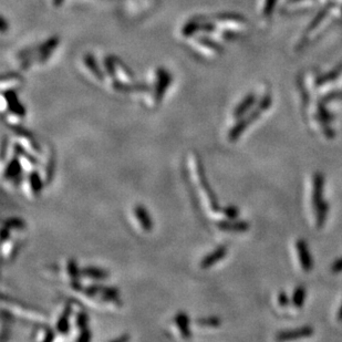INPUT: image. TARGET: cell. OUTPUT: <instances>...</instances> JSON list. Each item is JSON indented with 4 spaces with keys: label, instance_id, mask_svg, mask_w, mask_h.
Wrapping results in <instances>:
<instances>
[{
    "label": "cell",
    "instance_id": "6da1fadb",
    "mask_svg": "<svg viewBox=\"0 0 342 342\" xmlns=\"http://www.w3.org/2000/svg\"><path fill=\"white\" fill-rule=\"evenodd\" d=\"M194 168H195V170H196V176H197L198 184H200L202 190L205 193L206 197H207L210 209H212L213 212H220L222 208L220 207V204H218L217 196H216V194L214 193V189L210 188L209 182H208L207 177H206V174H205V169H204V166H203L201 158L197 154L194 155Z\"/></svg>",
    "mask_w": 342,
    "mask_h": 342
},
{
    "label": "cell",
    "instance_id": "7a4b0ae2",
    "mask_svg": "<svg viewBox=\"0 0 342 342\" xmlns=\"http://www.w3.org/2000/svg\"><path fill=\"white\" fill-rule=\"evenodd\" d=\"M82 292L86 297H99V299L104 302H113V304H117L119 306L122 305L120 299V291L115 287H110V286L100 284H92L83 287Z\"/></svg>",
    "mask_w": 342,
    "mask_h": 342
},
{
    "label": "cell",
    "instance_id": "3957f363",
    "mask_svg": "<svg viewBox=\"0 0 342 342\" xmlns=\"http://www.w3.org/2000/svg\"><path fill=\"white\" fill-rule=\"evenodd\" d=\"M262 112H265V111L262 110L259 105H257V107H255L252 112H249L248 115L240 118L239 121H238L228 132V141L234 143L239 140L242 133H244L254 122L257 121L258 119L260 118Z\"/></svg>",
    "mask_w": 342,
    "mask_h": 342
},
{
    "label": "cell",
    "instance_id": "277c9868",
    "mask_svg": "<svg viewBox=\"0 0 342 342\" xmlns=\"http://www.w3.org/2000/svg\"><path fill=\"white\" fill-rule=\"evenodd\" d=\"M296 249L301 268L306 273H310L313 269V259L311 254H310L307 242L304 239H298L296 242Z\"/></svg>",
    "mask_w": 342,
    "mask_h": 342
},
{
    "label": "cell",
    "instance_id": "5b68a950",
    "mask_svg": "<svg viewBox=\"0 0 342 342\" xmlns=\"http://www.w3.org/2000/svg\"><path fill=\"white\" fill-rule=\"evenodd\" d=\"M171 83V75L166 72L164 69H158L157 70V81L156 86H155V103L156 104H160L161 101L164 98L166 90L170 86Z\"/></svg>",
    "mask_w": 342,
    "mask_h": 342
},
{
    "label": "cell",
    "instance_id": "8992f818",
    "mask_svg": "<svg viewBox=\"0 0 342 342\" xmlns=\"http://www.w3.org/2000/svg\"><path fill=\"white\" fill-rule=\"evenodd\" d=\"M312 333H313V328L309 327V325H306V327L278 332L275 337V339L277 341L297 340V339H301V338H307L312 336Z\"/></svg>",
    "mask_w": 342,
    "mask_h": 342
},
{
    "label": "cell",
    "instance_id": "52a82bcc",
    "mask_svg": "<svg viewBox=\"0 0 342 342\" xmlns=\"http://www.w3.org/2000/svg\"><path fill=\"white\" fill-rule=\"evenodd\" d=\"M249 222H247L235 220L220 221L216 222V227L218 229L227 233H245L249 230Z\"/></svg>",
    "mask_w": 342,
    "mask_h": 342
},
{
    "label": "cell",
    "instance_id": "ba28073f",
    "mask_svg": "<svg viewBox=\"0 0 342 342\" xmlns=\"http://www.w3.org/2000/svg\"><path fill=\"white\" fill-rule=\"evenodd\" d=\"M324 188H325V176L322 173L317 172L313 175L312 184V205L313 208H317L324 201Z\"/></svg>",
    "mask_w": 342,
    "mask_h": 342
},
{
    "label": "cell",
    "instance_id": "9c48e42d",
    "mask_svg": "<svg viewBox=\"0 0 342 342\" xmlns=\"http://www.w3.org/2000/svg\"><path fill=\"white\" fill-rule=\"evenodd\" d=\"M3 177L8 181H14L16 185H18L22 180V168L18 157H13L8 163L7 168L3 173Z\"/></svg>",
    "mask_w": 342,
    "mask_h": 342
},
{
    "label": "cell",
    "instance_id": "30bf717a",
    "mask_svg": "<svg viewBox=\"0 0 342 342\" xmlns=\"http://www.w3.org/2000/svg\"><path fill=\"white\" fill-rule=\"evenodd\" d=\"M227 255V247L226 246H220L215 250H213L212 253H209L207 256H205L201 260V268L202 269H208L210 267H213L217 264L218 261H221L224 259V258Z\"/></svg>",
    "mask_w": 342,
    "mask_h": 342
},
{
    "label": "cell",
    "instance_id": "8fae6325",
    "mask_svg": "<svg viewBox=\"0 0 342 342\" xmlns=\"http://www.w3.org/2000/svg\"><path fill=\"white\" fill-rule=\"evenodd\" d=\"M134 214L135 217H137V220L138 222V224H140L141 228L144 230L145 233H150L153 230V221L152 217H151V215L149 214L148 209L144 205L138 204L134 207Z\"/></svg>",
    "mask_w": 342,
    "mask_h": 342
},
{
    "label": "cell",
    "instance_id": "7c38bea8",
    "mask_svg": "<svg viewBox=\"0 0 342 342\" xmlns=\"http://www.w3.org/2000/svg\"><path fill=\"white\" fill-rule=\"evenodd\" d=\"M3 98L7 99L8 102V107H9L10 112L17 115V117H25L26 115V109L25 106H23L20 101H19V99L17 98V95H16L15 91L13 90H8L3 92Z\"/></svg>",
    "mask_w": 342,
    "mask_h": 342
},
{
    "label": "cell",
    "instance_id": "4fadbf2b",
    "mask_svg": "<svg viewBox=\"0 0 342 342\" xmlns=\"http://www.w3.org/2000/svg\"><path fill=\"white\" fill-rule=\"evenodd\" d=\"M72 305H67L60 317H59L57 325H55V329L60 335L66 336L70 331V316L72 313Z\"/></svg>",
    "mask_w": 342,
    "mask_h": 342
},
{
    "label": "cell",
    "instance_id": "5bb4252c",
    "mask_svg": "<svg viewBox=\"0 0 342 342\" xmlns=\"http://www.w3.org/2000/svg\"><path fill=\"white\" fill-rule=\"evenodd\" d=\"M174 322L178 330H180L181 336L184 338V339H189V338L192 337V331H190L189 328V317L188 313L183 311L177 312L174 317Z\"/></svg>",
    "mask_w": 342,
    "mask_h": 342
},
{
    "label": "cell",
    "instance_id": "9a60e30c",
    "mask_svg": "<svg viewBox=\"0 0 342 342\" xmlns=\"http://www.w3.org/2000/svg\"><path fill=\"white\" fill-rule=\"evenodd\" d=\"M8 128L13 131L15 134H17L18 137H21L26 138V140L29 141L31 148H33L34 151H37L38 153H41L40 145H39L37 141H35V138L34 137V134L31 133L29 130L26 129L25 126L19 125V124H10V125H8Z\"/></svg>",
    "mask_w": 342,
    "mask_h": 342
},
{
    "label": "cell",
    "instance_id": "2e32d148",
    "mask_svg": "<svg viewBox=\"0 0 342 342\" xmlns=\"http://www.w3.org/2000/svg\"><path fill=\"white\" fill-rule=\"evenodd\" d=\"M256 103V95L254 93H249L242 99L241 102L234 110V117L236 119H240L252 109Z\"/></svg>",
    "mask_w": 342,
    "mask_h": 342
},
{
    "label": "cell",
    "instance_id": "e0dca14e",
    "mask_svg": "<svg viewBox=\"0 0 342 342\" xmlns=\"http://www.w3.org/2000/svg\"><path fill=\"white\" fill-rule=\"evenodd\" d=\"M81 276L91 278V279L94 280H103L109 278L110 273L105 269L94 267V266H87L81 269Z\"/></svg>",
    "mask_w": 342,
    "mask_h": 342
},
{
    "label": "cell",
    "instance_id": "ac0fdd59",
    "mask_svg": "<svg viewBox=\"0 0 342 342\" xmlns=\"http://www.w3.org/2000/svg\"><path fill=\"white\" fill-rule=\"evenodd\" d=\"M341 73H342V66H339V67L335 68L333 70L329 71V72H327V73L319 75V77L316 79L315 85H316V86H322L327 85V83H330V82L337 80V79L341 75Z\"/></svg>",
    "mask_w": 342,
    "mask_h": 342
},
{
    "label": "cell",
    "instance_id": "d6986e66",
    "mask_svg": "<svg viewBox=\"0 0 342 342\" xmlns=\"http://www.w3.org/2000/svg\"><path fill=\"white\" fill-rule=\"evenodd\" d=\"M28 178H29L30 188H31V190H33L34 195V196H39V195H40L42 192L43 186H45L40 174H39L38 171H31Z\"/></svg>",
    "mask_w": 342,
    "mask_h": 342
},
{
    "label": "cell",
    "instance_id": "ffe728a7",
    "mask_svg": "<svg viewBox=\"0 0 342 342\" xmlns=\"http://www.w3.org/2000/svg\"><path fill=\"white\" fill-rule=\"evenodd\" d=\"M329 203L327 202H322L321 204L318 206L317 208H315L316 213V226L318 229H320L324 227L325 221H327L328 214H329Z\"/></svg>",
    "mask_w": 342,
    "mask_h": 342
},
{
    "label": "cell",
    "instance_id": "44dd1931",
    "mask_svg": "<svg viewBox=\"0 0 342 342\" xmlns=\"http://www.w3.org/2000/svg\"><path fill=\"white\" fill-rule=\"evenodd\" d=\"M333 5H335V3H329V5L325 6L324 9H321L320 13L318 14L315 18H313V20L311 22H310V25L308 26L307 30H306V33H307V34L311 33L312 30H315L316 28L319 27V25L322 22V20H324V19L325 18V16H327L329 14V11L333 8Z\"/></svg>",
    "mask_w": 342,
    "mask_h": 342
},
{
    "label": "cell",
    "instance_id": "7402d4cb",
    "mask_svg": "<svg viewBox=\"0 0 342 342\" xmlns=\"http://www.w3.org/2000/svg\"><path fill=\"white\" fill-rule=\"evenodd\" d=\"M306 293L307 292H306V288L304 286H298L291 297V304L293 307L297 309H301L304 307L306 301Z\"/></svg>",
    "mask_w": 342,
    "mask_h": 342
},
{
    "label": "cell",
    "instance_id": "603a6c76",
    "mask_svg": "<svg viewBox=\"0 0 342 342\" xmlns=\"http://www.w3.org/2000/svg\"><path fill=\"white\" fill-rule=\"evenodd\" d=\"M14 152L16 155H18V156H22L25 157L26 160L30 163V164L33 165H38L39 164V160L37 157L33 155L31 153L28 152V151L23 148L21 144H19V143H15L14 144Z\"/></svg>",
    "mask_w": 342,
    "mask_h": 342
},
{
    "label": "cell",
    "instance_id": "cb8c5ba5",
    "mask_svg": "<svg viewBox=\"0 0 342 342\" xmlns=\"http://www.w3.org/2000/svg\"><path fill=\"white\" fill-rule=\"evenodd\" d=\"M67 272L68 275L71 278V281H77L80 280V276H81V269H79L78 262L73 258H71V259L68 260L67 264Z\"/></svg>",
    "mask_w": 342,
    "mask_h": 342
},
{
    "label": "cell",
    "instance_id": "d4e9b609",
    "mask_svg": "<svg viewBox=\"0 0 342 342\" xmlns=\"http://www.w3.org/2000/svg\"><path fill=\"white\" fill-rule=\"evenodd\" d=\"M197 325L200 327H206V328H218L222 324L221 318L216 316L212 317H205V318H198L196 320Z\"/></svg>",
    "mask_w": 342,
    "mask_h": 342
},
{
    "label": "cell",
    "instance_id": "484cf974",
    "mask_svg": "<svg viewBox=\"0 0 342 342\" xmlns=\"http://www.w3.org/2000/svg\"><path fill=\"white\" fill-rule=\"evenodd\" d=\"M2 226L9 229H23L26 228V222L19 217H10L2 222Z\"/></svg>",
    "mask_w": 342,
    "mask_h": 342
},
{
    "label": "cell",
    "instance_id": "4316f807",
    "mask_svg": "<svg viewBox=\"0 0 342 342\" xmlns=\"http://www.w3.org/2000/svg\"><path fill=\"white\" fill-rule=\"evenodd\" d=\"M54 171H55V156L54 154H51L48 162V165L46 168V184H50L51 181L54 177Z\"/></svg>",
    "mask_w": 342,
    "mask_h": 342
},
{
    "label": "cell",
    "instance_id": "83f0119b",
    "mask_svg": "<svg viewBox=\"0 0 342 342\" xmlns=\"http://www.w3.org/2000/svg\"><path fill=\"white\" fill-rule=\"evenodd\" d=\"M85 62H86V65L87 66V68H90V70L92 71V73L95 75V78H98L99 80H102V79H103L102 72L97 68V65H95V61H94V58L92 57V55L86 54V58H85Z\"/></svg>",
    "mask_w": 342,
    "mask_h": 342
},
{
    "label": "cell",
    "instance_id": "f1b7e54d",
    "mask_svg": "<svg viewBox=\"0 0 342 342\" xmlns=\"http://www.w3.org/2000/svg\"><path fill=\"white\" fill-rule=\"evenodd\" d=\"M75 325L79 330L89 328V316L86 311H80L77 313V317H75Z\"/></svg>",
    "mask_w": 342,
    "mask_h": 342
},
{
    "label": "cell",
    "instance_id": "f546056e",
    "mask_svg": "<svg viewBox=\"0 0 342 342\" xmlns=\"http://www.w3.org/2000/svg\"><path fill=\"white\" fill-rule=\"evenodd\" d=\"M221 212L222 213V215L226 218H228V220H236V218L239 216V209L236 206L229 205V206H225V207H222L221 209Z\"/></svg>",
    "mask_w": 342,
    "mask_h": 342
},
{
    "label": "cell",
    "instance_id": "4dcf8cb0",
    "mask_svg": "<svg viewBox=\"0 0 342 342\" xmlns=\"http://www.w3.org/2000/svg\"><path fill=\"white\" fill-rule=\"evenodd\" d=\"M318 119H321V120L331 122L333 120V115L329 112L327 107L325 106V103L321 102L318 104Z\"/></svg>",
    "mask_w": 342,
    "mask_h": 342
},
{
    "label": "cell",
    "instance_id": "1f68e13d",
    "mask_svg": "<svg viewBox=\"0 0 342 342\" xmlns=\"http://www.w3.org/2000/svg\"><path fill=\"white\" fill-rule=\"evenodd\" d=\"M317 120H318V122L320 123L322 132H324V134L325 135V137H328L329 140H332V138L336 137V132L331 128V125H330V122L321 120V119H318V118H317Z\"/></svg>",
    "mask_w": 342,
    "mask_h": 342
},
{
    "label": "cell",
    "instance_id": "d6a6232c",
    "mask_svg": "<svg viewBox=\"0 0 342 342\" xmlns=\"http://www.w3.org/2000/svg\"><path fill=\"white\" fill-rule=\"evenodd\" d=\"M198 29H201V23L196 20H193L186 23L185 27L183 28V34L186 35V37H189V35L194 34L195 31H197Z\"/></svg>",
    "mask_w": 342,
    "mask_h": 342
},
{
    "label": "cell",
    "instance_id": "836d02e7",
    "mask_svg": "<svg viewBox=\"0 0 342 342\" xmlns=\"http://www.w3.org/2000/svg\"><path fill=\"white\" fill-rule=\"evenodd\" d=\"M278 0H266L264 10H262V15H264L265 18H270L273 16L274 10H275V7L277 5Z\"/></svg>",
    "mask_w": 342,
    "mask_h": 342
},
{
    "label": "cell",
    "instance_id": "e575fe53",
    "mask_svg": "<svg viewBox=\"0 0 342 342\" xmlns=\"http://www.w3.org/2000/svg\"><path fill=\"white\" fill-rule=\"evenodd\" d=\"M336 100H342V90L331 91V92L327 93L321 98V102H324V103H328V102L336 101Z\"/></svg>",
    "mask_w": 342,
    "mask_h": 342
},
{
    "label": "cell",
    "instance_id": "d590c367",
    "mask_svg": "<svg viewBox=\"0 0 342 342\" xmlns=\"http://www.w3.org/2000/svg\"><path fill=\"white\" fill-rule=\"evenodd\" d=\"M217 19L220 20H225V21H239V22H245L246 19L240 15L237 14H224L221 16H217Z\"/></svg>",
    "mask_w": 342,
    "mask_h": 342
},
{
    "label": "cell",
    "instance_id": "8d00e7d4",
    "mask_svg": "<svg viewBox=\"0 0 342 342\" xmlns=\"http://www.w3.org/2000/svg\"><path fill=\"white\" fill-rule=\"evenodd\" d=\"M92 339V333H91V330L89 328L82 329L80 330V333L77 338V342H87Z\"/></svg>",
    "mask_w": 342,
    "mask_h": 342
},
{
    "label": "cell",
    "instance_id": "74e56055",
    "mask_svg": "<svg viewBox=\"0 0 342 342\" xmlns=\"http://www.w3.org/2000/svg\"><path fill=\"white\" fill-rule=\"evenodd\" d=\"M200 41H201V43H203V45H205L206 47L210 48V49H213L214 51H217V52H221V51H222V50H221V47L218 46L217 43L213 42L212 40H210L209 38H206V37H204V38L200 39Z\"/></svg>",
    "mask_w": 342,
    "mask_h": 342
},
{
    "label": "cell",
    "instance_id": "f35d334b",
    "mask_svg": "<svg viewBox=\"0 0 342 342\" xmlns=\"http://www.w3.org/2000/svg\"><path fill=\"white\" fill-rule=\"evenodd\" d=\"M278 304H279L281 307H287L289 305V298L287 296V293L284 291L279 292V295H278Z\"/></svg>",
    "mask_w": 342,
    "mask_h": 342
},
{
    "label": "cell",
    "instance_id": "ab89813d",
    "mask_svg": "<svg viewBox=\"0 0 342 342\" xmlns=\"http://www.w3.org/2000/svg\"><path fill=\"white\" fill-rule=\"evenodd\" d=\"M54 332H53V330L52 329H50V328H45V333H43V341L45 342H50V341H52L54 340Z\"/></svg>",
    "mask_w": 342,
    "mask_h": 342
},
{
    "label": "cell",
    "instance_id": "60d3db41",
    "mask_svg": "<svg viewBox=\"0 0 342 342\" xmlns=\"http://www.w3.org/2000/svg\"><path fill=\"white\" fill-rule=\"evenodd\" d=\"M105 68L107 73L111 75V78H115V68L113 66V62L110 58H107V60H105Z\"/></svg>",
    "mask_w": 342,
    "mask_h": 342
},
{
    "label": "cell",
    "instance_id": "b9f144b4",
    "mask_svg": "<svg viewBox=\"0 0 342 342\" xmlns=\"http://www.w3.org/2000/svg\"><path fill=\"white\" fill-rule=\"evenodd\" d=\"M331 272L333 274L342 273V257L339 258V259H337L335 262H333L332 266H331Z\"/></svg>",
    "mask_w": 342,
    "mask_h": 342
},
{
    "label": "cell",
    "instance_id": "7bdbcfd3",
    "mask_svg": "<svg viewBox=\"0 0 342 342\" xmlns=\"http://www.w3.org/2000/svg\"><path fill=\"white\" fill-rule=\"evenodd\" d=\"M10 230L11 229L5 227V226H2V228H1V242L2 244H5V242L10 238Z\"/></svg>",
    "mask_w": 342,
    "mask_h": 342
},
{
    "label": "cell",
    "instance_id": "ee69618b",
    "mask_svg": "<svg viewBox=\"0 0 342 342\" xmlns=\"http://www.w3.org/2000/svg\"><path fill=\"white\" fill-rule=\"evenodd\" d=\"M130 335L129 333H125V335H122L121 337H119V338H114V339H112L113 342H124V341H128L130 340Z\"/></svg>",
    "mask_w": 342,
    "mask_h": 342
},
{
    "label": "cell",
    "instance_id": "f6af8a7d",
    "mask_svg": "<svg viewBox=\"0 0 342 342\" xmlns=\"http://www.w3.org/2000/svg\"><path fill=\"white\" fill-rule=\"evenodd\" d=\"M337 318H338V320H339L340 322H342V304L340 306V308H339V311H338V315H337Z\"/></svg>",
    "mask_w": 342,
    "mask_h": 342
},
{
    "label": "cell",
    "instance_id": "bcb514c9",
    "mask_svg": "<svg viewBox=\"0 0 342 342\" xmlns=\"http://www.w3.org/2000/svg\"><path fill=\"white\" fill-rule=\"evenodd\" d=\"M300 1H304V0H287V2H288V3H292V2H300Z\"/></svg>",
    "mask_w": 342,
    "mask_h": 342
}]
</instances>
